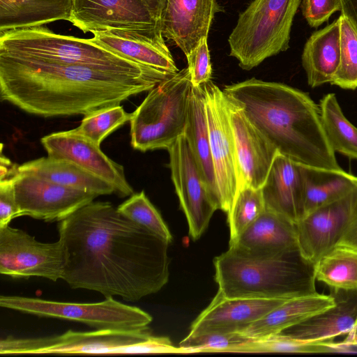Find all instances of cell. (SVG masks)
I'll return each instance as SVG.
<instances>
[{"instance_id":"8d00e7d4","label":"cell","mask_w":357,"mask_h":357,"mask_svg":"<svg viewBox=\"0 0 357 357\" xmlns=\"http://www.w3.org/2000/svg\"><path fill=\"white\" fill-rule=\"evenodd\" d=\"M248 339L240 333H206L186 336L179 343V348L182 353L231 352L235 347Z\"/></svg>"},{"instance_id":"30bf717a","label":"cell","mask_w":357,"mask_h":357,"mask_svg":"<svg viewBox=\"0 0 357 357\" xmlns=\"http://www.w3.org/2000/svg\"><path fill=\"white\" fill-rule=\"evenodd\" d=\"M202 87L220 209L227 213L239 190L241 174L226 96L211 80Z\"/></svg>"},{"instance_id":"44dd1931","label":"cell","mask_w":357,"mask_h":357,"mask_svg":"<svg viewBox=\"0 0 357 357\" xmlns=\"http://www.w3.org/2000/svg\"><path fill=\"white\" fill-rule=\"evenodd\" d=\"M261 191L266 208L295 225L302 218L304 185L301 165L278 153Z\"/></svg>"},{"instance_id":"7a4b0ae2","label":"cell","mask_w":357,"mask_h":357,"mask_svg":"<svg viewBox=\"0 0 357 357\" xmlns=\"http://www.w3.org/2000/svg\"><path fill=\"white\" fill-rule=\"evenodd\" d=\"M172 74L47 63L0 53V98L43 117L86 115L151 89Z\"/></svg>"},{"instance_id":"ffe728a7","label":"cell","mask_w":357,"mask_h":357,"mask_svg":"<svg viewBox=\"0 0 357 357\" xmlns=\"http://www.w3.org/2000/svg\"><path fill=\"white\" fill-rule=\"evenodd\" d=\"M223 8L217 0H166L160 26L187 57L203 38H208L212 21Z\"/></svg>"},{"instance_id":"d6a6232c","label":"cell","mask_w":357,"mask_h":357,"mask_svg":"<svg viewBox=\"0 0 357 357\" xmlns=\"http://www.w3.org/2000/svg\"><path fill=\"white\" fill-rule=\"evenodd\" d=\"M265 208L261 188L244 186L239 189L227 213L229 243L234 242Z\"/></svg>"},{"instance_id":"4316f807","label":"cell","mask_w":357,"mask_h":357,"mask_svg":"<svg viewBox=\"0 0 357 357\" xmlns=\"http://www.w3.org/2000/svg\"><path fill=\"white\" fill-rule=\"evenodd\" d=\"M17 169L20 173L33 174L54 183L98 196L115 192L110 183L65 159L42 157L17 165Z\"/></svg>"},{"instance_id":"d6986e66","label":"cell","mask_w":357,"mask_h":357,"mask_svg":"<svg viewBox=\"0 0 357 357\" xmlns=\"http://www.w3.org/2000/svg\"><path fill=\"white\" fill-rule=\"evenodd\" d=\"M287 300L227 298L218 291L192 323L189 337L206 333H240Z\"/></svg>"},{"instance_id":"d4e9b609","label":"cell","mask_w":357,"mask_h":357,"mask_svg":"<svg viewBox=\"0 0 357 357\" xmlns=\"http://www.w3.org/2000/svg\"><path fill=\"white\" fill-rule=\"evenodd\" d=\"M340 31L338 18L312 33L305 43L302 66L308 84L314 88L331 83L339 67Z\"/></svg>"},{"instance_id":"8992f818","label":"cell","mask_w":357,"mask_h":357,"mask_svg":"<svg viewBox=\"0 0 357 357\" xmlns=\"http://www.w3.org/2000/svg\"><path fill=\"white\" fill-rule=\"evenodd\" d=\"M173 350L167 337L151 335L149 328L137 331L69 330L56 336L16 338L0 341V354H165Z\"/></svg>"},{"instance_id":"7c38bea8","label":"cell","mask_w":357,"mask_h":357,"mask_svg":"<svg viewBox=\"0 0 357 357\" xmlns=\"http://www.w3.org/2000/svg\"><path fill=\"white\" fill-rule=\"evenodd\" d=\"M173 184L189 228V235L197 240L218 209L197 165L184 135L168 149Z\"/></svg>"},{"instance_id":"52a82bcc","label":"cell","mask_w":357,"mask_h":357,"mask_svg":"<svg viewBox=\"0 0 357 357\" xmlns=\"http://www.w3.org/2000/svg\"><path fill=\"white\" fill-rule=\"evenodd\" d=\"M192 86L186 67L149 91L132 112L130 144L134 149L167 150L184 134Z\"/></svg>"},{"instance_id":"b9f144b4","label":"cell","mask_w":357,"mask_h":357,"mask_svg":"<svg viewBox=\"0 0 357 357\" xmlns=\"http://www.w3.org/2000/svg\"><path fill=\"white\" fill-rule=\"evenodd\" d=\"M341 14L348 17L357 26V0H341Z\"/></svg>"},{"instance_id":"4dcf8cb0","label":"cell","mask_w":357,"mask_h":357,"mask_svg":"<svg viewBox=\"0 0 357 357\" xmlns=\"http://www.w3.org/2000/svg\"><path fill=\"white\" fill-rule=\"evenodd\" d=\"M319 107L324 130L331 149L357 160V128L344 115L335 95L324 96Z\"/></svg>"},{"instance_id":"5bb4252c","label":"cell","mask_w":357,"mask_h":357,"mask_svg":"<svg viewBox=\"0 0 357 357\" xmlns=\"http://www.w3.org/2000/svg\"><path fill=\"white\" fill-rule=\"evenodd\" d=\"M41 144L47 156L71 161L110 183L121 197L132 195L133 189L127 181L124 167L106 155L90 139L74 130L44 136Z\"/></svg>"},{"instance_id":"4fadbf2b","label":"cell","mask_w":357,"mask_h":357,"mask_svg":"<svg viewBox=\"0 0 357 357\" xmlns=\"http://www.w3.org/2000/svg\"><path fill=\"white\" fill-rule=\"evenodd\" d=\"M12 177L21 216L59 222L98 197L93 193L60 185L33 174L17 171Z\"/></svg>"},{"instance_id":"603a6c76","label":"cell","mask_w":357,"mask_h":357,"mask_svg":"<svg viewBox=\"0 0 357 357\" xmlns=\"http://www.w3.org/2000/svg\"><path fill=\"white\" fill-rule=\"evenodd\" d=\"M229 246L245 253L262 256L298 248L296 225L270 209L264 212Z\"/></svg>"},{"instance_id":"f35d334b","label":"cell","mask_w":357,"mask_h":357,"mask_svg":"<svg viewBox=\"0 0 357 357\" xmlns=\"http://www.w3.org/2000/svg\"><path fill=\"white\" fill-rule=\"evenodd\" d=\"M303 16L307 24L317 28L335 12L342 10L341 0H301Z\"/></svg>"},{"instance_id":"f1b7e54d","label":"cell","mask_w":357,"mask_h":357,"mask_svg":"<svg viewBox=\"0 0 357 357\" xmlns=\"http://www.w3.org/2000/svg\"><path fill=\"white\" fill-rule=\"evenodd\" d=\"M301 167L304 185L303 217L357 190V176L343 169H321L302 165Z\"/></svg>"},{"instance_id":"d590c367","label":"cell","mask_w":357,"mask_h":357,"mask_svg":"<svg viewBox=\"0 0 357 357\" xmlns=\"http://www.w3.org/2000/svg\"><path fill=\"white\" fill-rule=\"evenodd\" d=\"M117 209L131 220L144 226L168 242L172 241V236L169 228L143 190L133 193Z\"/></svg>"},{"instance_id":"7402d4cb","label":"cell","mask_w":357,"mask_h":357,"mask_svg":"<svg viewBox=\"0 0 357 357\" xmlns=\"http://www.w3.org/2000/svg\"><path fill=\"white\" fill-rule=\"evenodd\" d=\"M335 305L280 333L307 342L348 335L357 321V290H331Z\"/></svg>"},{"instance_id":"2e32d148","label":"cell","mask_w":357,"mask_h":357,"mask_svg":"<svg viewBox=\"0 0 357 357\" xmlns=\"http://www.w3.org/2000/svg\"><path fill=\"white\" fill-rule=\"evenodd\" d=\"M357 199V190L323 206L296 223L297 243L302 256L314 264L340 241Z\"/></svg>"},{"instance_id":"9c48e42d","label":"cell","mask_w":357,"mask_h":357,"mask_svg":"<svg viewBox=\"0 0 357 357\" xmlns=\"http://www.w3.org/2000/svg\"><path fill=\"white\" fill-rule=\"evenodd\" d=\"M0 306L38 317L75 321L96 329L137 331L148 328L153 320L145 311L113 297H106L98 303H77L1 296Z\"/></svg>"},{"instance_id":"f546056e","label":"cell","mask_w":357,"mask_h":357,"mask_svg":"<svg viewBox=\"0 0 357 357\" xmlns=\"http://www.w3.org/2000/svg\"><path fill=\"white\" fill-rule=\"evenodd\" d=\"M314 273L331 290H357V248L337 244L314 264Z\"/></svg>"},{"instance_id":"ee69618b","label":"cell","mask_w":357,"mask_h":357,"mask_svg":"<svg viewBox=\"0 0 357 357\" xmlns=\"http://www.w3.org/2000/svg\"><path fill=\"white\" fill-rule=\"evenodd\" d=\"M354 338H357V321L356 322V324L353 328V330L351 331V332L347 335V337L345 339L347 340H351V339H354Z\"/></svg>"},{"instance_id":"836d02e7","label":"cell","mask_w":357,"mask_h":357,"mask_svg":"<svg viewBox=\"0 0 357 357\" xmlns=\"http://www.w3.org/2000/svg\"><path fill=\"white\" fill-rule=\"evenodd\" d=\"M340 31L339 67L331 84L344 89L357 88V26L346 15L338 17Z\"/></svg>"},{"instance_id":"5b68a950","label":"cell","mask_w":357,"mask_h":357,"mask_svg":"<svg viewBox=\"0 0 357 357\" xmlns=\"http://www.w3.org/2000/svg\"><path fill=\"white\" fill-rule=\"evenodd\" d=\"M0 53L37 61L126 72L157 70L125 58L90 39L57 34L41 26L0 33Z\"/></svg>"},{"instance_id":"f6af8a7d","label":"cell","mask_w":357,"mask_h":357,"mask_svg":"<svg viewBox=\"0 0 357 357\" xmlns=\"http://www.w3.org/2000/svg\"><path fill=\"white\" fill-rule=\"evenodd\" d=\"M344 340L347 342L357 344V338L351 339V340L344 339Z\"/></svg>"},{"instance_id":"83f0119b","label":"cell","mask_w":357,"mask_h":357,"mask_svg":"<svg viewBox=\"0 0 357 357\" xmlns=\"http://www.w3.org/2000/svg\"><path fill=\"white\" fill-rule=\"evenodd\" d=\"M72 0H0V33L69 21Z\"/></svg>"},{"instance_id":"ac0fdd59","label":"cell","mask_w":357,"mask_h":357,"mask_svg":"<svg viewBox=\"0 0 357 357\" xmlns=\"http://www.w3.org/2000/svg\"><path fill=\"white\" fill-rule=\"evenodd\" d=\"M92 33V41L125 58L172 75L179 71L160 26L140 29H109Z\"/></svg>"},{"instance_id":"3957f363","label":"cell","mask_w":357,"mask_h":357,"mask_svg":"<svg viewBox=\"0 0 357 357\" xmlns=\"http://www.w3.org/2000/svg\"><path fill=\"white\" fill-rule=\"evenodd\" d=\"M223 91L280 154L304 166L342 169L326 137L320 107L307 94L254 77Z\"/></svg>"},{"instance_id":"cb8c5ba5","label":"cell","mask_w":357,"mask_h":357,"mask_svg":"<svg viewBox=\"0 0 357 357\" xmlns=\"http://www.w3.org/2000/svg\"><path fill=\"white\" fill-rule=\"evenodd\" d=\"M335 305L333 295L319 292L285 301L240 333L259 339L281 333Z\"/></svg>"},{"instance_id":"74e56055","label":"cell","mask_w":357,"mask_h":357,"mask_svg":"<svg viewBox=\"0 0 357 357\" xmlns=\"http://www.w3.org/2000/svg\"><path fill=\"white\" fill-rule=\"evenodd\" d=\"M206 37L188 56V68L190 73L192 86L202 85L211 80L212 66Z\"/></svg>"},{"instance_id":"8fae6325","label":"cell","mask_w":357,"mask_h":357,"mask_svg":"<svg viewBox=\"0 0 357 357\" xmlns=\"http://www.w3.org/2000/svg\"><path fill=\"white\" fill-rule=\"evenodd\" d=\"M64 257L60 241L42 243L25 231L0 227V273L15 278L61 279Z\"/></svg>"},{"instance_id":"e575fe53","label":"cell","mask_w":357,"mask_h":357,"mask_svg":"<svg viewBox=\"0 0 357 357\" xmlns=\"http://www.w3.org/2000/svg\"><path fill=\"white\" fill-rule=\"evenodd\" d=\"M131 116L132 113L120 105L108 106L84 115L80 125L73 130L100 146L104 139L130 121Z\"/></svg>"},{"instance_id":"1f68e13d","label":"cell","mask_w":357,"mask_h":357,"mask_svg":"<svg viewBox=\"0 0 357 357\" xmlns=\"http://www.w3.org/2000/svg\"><path fill=\"white\" fill-rule=\"evenodd\" d=\"M231 352L326 354L338 353V348L334 340L307 342L278 333L259 339H248Z\"/></svg>"},{"instance_id":"6da1fadb","label":"cell","mask_w":357,"mask_h":357,"mask_svg":"<svg viewBox=\"0 0 357 357\" xmlns=\"http://www.w3.org/2000/svg\"><path fill=\"white\" fill-rule=\"evenodd\" d=\"M64 267L73 289L137 301L160 291L169 276V242L121 214L91 202L58 222Z\"/></svg>"},{"instance_id":"484cf974","label":"cell","mask_w":357,"mask_h":357,"mask_svg":"<svg viewBox=\"0 0 357 357\" xmlns=\"http://www.w3.org/2000/svg\"><path fill=\"white\" fill-rule=\"evenodd\" d=\"M183 135L210 193L220 209L202 85L192 86Z\"/></svg>"},{"instance_id":"7bdbcfd3","label":"cell","mask_w":357,"mask_h":357,"mask_svg":"<svg viewBox=\"0 0 357 357\" xmlns=\"http://www.w3.org/2000/svg\"><path fill=\"white\" fill-rule=\"evenodd\" d=\"M153 18L160 24L161 14L165 6L166 0H143Z\"/></svg>"},{"instance_id":"ba28073f","label":"cell","mask_w":357,"mask_h":357,"mask_svg":"<svg viewBox=\"0 0 357 357\" xmlns=\"http://www.w3.org/2000/svg\"><path fill=\"white\" fill-rule=\"evenodd\" d=\"M301 0H253L238 16L228 43L230 56L250 70L289 47Z\"/></svg>"},{"instance_id":"ab89813d","label":"cell","mask_w":357,"mask_h":357,"mask_svg":"<svg viewBox=\"0 0 357 357\" xmlns=\"http://www.w3.org/2000/svg\"><path fill=\"white\" fill-rule=\"evenodd\" d=\"M20 216L13 177L0 179V227L9 225L13 219Z\"/></svg>"},{"instance_id":"277c9868","label":"cell","mask_w":357,"mask_h":357,"mask_svg":"<svg viewBox=\"0 0 357 357\" xmlns=\"http://www.w3.org/2000/svg\"><path fill=\"white\" fill-rule=\"evenodd\" d=\"M213 264L218 291L227 298L289 300L317 292L314 264L298 248L257 256L229 247Z\"/></svg>"},{"instance_id":"9a60e30c","label":"cell","mask_w":357,"mask_h":357,"mask_svg":"<svg viewBox=\"0 0 357 357\" xmlns=\"http://www.w3.org/2000/svg\"><path fill=\"white\" fill-rule=\"evenodd\" d=\"M225 96L241 174L239 189L261 188L278 152L249 120L242 106Z\"/></svg>"},{"instance_id":"60d3db41","label":"cell","mask_w":357,"mask_h":357,"mask_svg":"<svg viewBox=\"0 0 357 357\" xmlns=\"http://www.w3.org/2000/svg\"><path fill=\"white\" fill-rule=\"evenodd\" d=\"M338 243L357 248V199L354 205L348 224Z\"/></svg>"},{"instance_id":"e0dca14e","label":"cell","mask_w":357,"mask_h":357,"mask_svg":"<svg viewBox=\"0 0 357 357\" xmlns=\"http://www.w3.org/2000/svg\"><path fill=\"white\" fill-rule=\"evenodd\" d=\"M69 22L84 33L160 26L143 0H72Z\"/></svg>"}]
</instances>
